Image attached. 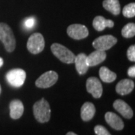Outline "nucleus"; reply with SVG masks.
I'll return each instance as SVG.
<instances>
[{
  "mask_svg": "<svg viewBox=\"0 0 135 135\" xmlns=\"http://www.w3.org/2000/svg\"><path fill=\"white\" fill-rule=\"evenodd\" d=\"M33 113L35 119L40 123L47 122L50 119V107L44 98L35 102L33 105Z\"/></svg>",
  "mask_w": 135,
  "mask_h": 135,
  "instance_id": "1",
  "label": "nucleus"
},
{
  "mask_svg": "<svg viewBox=\"0 0 135 135\" xmlns=\"http://www.w3.org/2000/svg\"><path fill=\"white\" fill-rule=\"evenodd\" d=\"M0 41L3 43L6 51L13 52L16 47L15 35L9 26L4 23H0Z\"/></svg>",
  "mask_w": 135,
  "mask_h": 135,
  "instance_id": "2",
  "label": "nucleus"
},
{
  "mask_svg": "<svg viewBox=\"0 0 135 135\" xmlns=\"http://www.w3.org/2000/svg\"><path fill=\"white\" fill-rule=\"evenodd\" d=\"M50 49L53 55L61 62L66 64H71L74 62L76 56L66 47L60 44L54 43L51 45Z\"/></svg>",
  "mask_w": 135,
  "mask_h": 135,
  "instance_id": "3",
  "label": "nucleus"
},
{
  "mask_svg": "<svg viewBox=\"0 0 135 135\" xmlns=\"http://www.w3.org/2000/svg\"><path fill=\"white\" fill-rule=\"evenodd\" d=\"M26 71L20 68H15L6 74V80L12 86L18 88L22 86L26 80Z\"/></svg>",
  "mask_w": 135,
  "mask_h": 135,
  "instance_id": "4",
  "label": "nucleus"
},
{
  "mask_svg": "<svg viewBox=\"0 0 135 135\" xmlns=\"http://www.w3.org/2000/svg\"><path fill=\"white\" fill-rule=\"evenodd\" d=\"M44 39L41 33H33L28 39L27 49L32 54H38L43 51L44 48Z\"/></svg>",
  "mask_w": 135,
  "mask_h": 135,
  "instance_id": "5",
  "label": "nucleus"
},
{
  "mask_svg": "<svg viewBox=\"0 0 135 135\" xmlns=\"http://www.w3.org/2000/svg\"><path fill=\"white\" fill-rule=\"evenodd\" d=\"M58 74L53 71H50L44 73L36 80L35 85L36 86L41 89H47L53 86L58 80Z\"/></svg>",
  "mask_w": 135,
  "mask_h": 135,
  "instance_id": "6",
  "label": "nucleus"
},
{
  "mask_svg": "<svg viewBox=\"0 0 135 135\" xmlns=\"http://www.w3.org/2000/svg\"><path fill=\"white\" fill-rule=\"evenodd\" d=\"M117 42V39L114 36L108 35H103L97 38L92 43V46L95 50L105 51L112 47H113Z\"/></svg>",
  "mask_w": 135,
  "mask_h": 135,
  "instance_id": "7",
  "label": "nucleus"
},
{
  "mask_svg": "<svg viewBox=\"0 0 135 135\" xmlns=\"http://www.w3.org/2000/svg\"><path fill=\"white\" fill-rule=\"evenodd\" d=\"M67 33L71 38L81 40L89 35V30L84 25L72 24L68 27Z\"/></svg>",
  "mask_w": 135,
  "mask_h": 135,
  "instance_id": "8",
  "label": "nucleus"
},
{
  "mask_svg": "<svg viewBox=\"0 0 135 135\" xmlns=\"http://www.w3.org/2000/svg\"><path fill=\"white\" fill-rule=\"evenodd\" d=\"M86 90L95 98H101L103 93V87L101 81L96 77H89L86 80Z\"/></svg>",
  "mask_w": 135,
  "mask_h": 135,
  "instance_id": "9",
  "label": "nucleus"
},
{
  "mask_svg": "<svg viewBox=\"0 0 135 135\" xmlns=\"http://www.w3.org/2000/svg\"><path fill=\"white\" fill-rule=\"evenodd\" d=\"M113 107L116 111H118L123 117L126 119H131L133 117V110L131 107L124 101L121 99H117L113 102Z\"/></svg>",
  "mask_w": 135,
  "mask_h": 135,
  "instance_id": "10",
  "label": "nucleus"
},
{
  "mask_svg": "<svg viewBox=\"0 0 135 135\" xmlns=\"http://www.w3.org/2000/svg\"><path fill=\"white\" fill-rule=\"evenodd\" d=\"M104 118H105L107 123L113 129L121 131L124 128L123 121L119 116H117L116 113H112V112H107L104 116Z\"/></svg>",
  "mask_w": 135,
  "mask_h": 135,
  "instance_id": "11",
  "label": "nucleus"
},
{
  "mask_svg": "<svg viewBox=\"0 0 135 135\" xmlns=\"http://www.w3.org/2000/svg\"><path fill=\"white\" fill-rule=\"evenodd\" d=\"M107 57L105 51L96 50L89 56H86V62L89 67H93L103 62Z\"/></svg>",
  "mask_w": 135,
  "mask_h": 135,
  "instance_id": "12",
  "label": "nucleus"
},
{
  "mask_svg": "<svg viewBox=\"0 0 135 135\" xmlns=\"http://www.w3.org/2000/svg\"><path fill=\"white\" fill-rule=\"evenodd\" d=\"M10 116L13 119H18L23 116L24 112V107L22 101L18 99H15L11 101L9 105Z\"/></svg>",
  "mask_w": 135,
  "mask_h": 135,
  "instance_id": "13",
  "label": "nucleus"
},
{
  "mask_svg": "<svg viewBox=\"0 0 135 135\" xmlns=\"http://www.w3.org/2000/svg\"><path fill=\"white\" fill-rule=\"evenodd\" d=\"M134 88V83L132 80L123 79L117 83L116 91L121 95H126L130 94Z\"/></svg>",
  "mask_w": 135,
  "mask_h": 135,
  "instance_id": "14",
  "label": "nucleus"
},
{
  "mask_svg": "<svg viewBox=\"0 0 135 135\" xmlns=\"http://www.w3.org/2000/svg\"><path fill=\"white\" fill-rule=\"evenodd\" d=\"M77 71L79 74L83 75L88 71L89 66L86 62V55L85 53H80L75 56L74 62Z\"/></svg>",
  "mask_w": 135,
  "mask_h": 135,
  "instance_id": "15",
  "label": "nucleus"
},
{
  "mask_svg": "<svg viewBox=\"0 0 135 135\" xmlns=\"http://www.w3.org/2000/svg\"><path fill=\"white\" fill-rule=\"evenodd\" d=\"M92 25L96 31L101 32L107 27L113 28L114 26V22L111 20L105 19L102 16H97L93 20Z\"/></svg>",
  "mask_w": 135,
  "mask_h": 135,
  "instance_id": "16",
  "label": "nucleus"
},
{
  "mask_svg": "<svg viewBox=\"0 0 135 135\" xmlns=\"http://www.w3.org/2000/svg\"><path fill=\"white\" fill-rule=\"evenodd\" d=\"M95 114V107L91 102H86L83 104L80 110L81 119L84 122L90 121Z\"/></svg>",
  "mask_w": 135,
  "mask_h": 135,
  "instance_id": "17",
  "label": "nucleus"
},
{
  "mask_svg": "<svg viewBox=\"0 0 135 135\" xmlns=\"http://www.w3.org/2000/svg\"><path fill=\"white\" fill-rule=\"evenodd\" d=\"M103 7L113 15H118L120 13V3L119 0H104Z\"/></svg>",
  "mask_w": 135,
  "mask_h": 135,
  "instance_id": "18",
  "label": "nucleus"
},
{
  "mask_svg": "<svg viewBox=\"0 0 135 135\" xmlns=\"http://www.w3.org/2000/svg\"><path fill=\"white\" fill-rule=\"evenodd\" d=\"M99 76L101 80L104 83H112L116 79V73L111 71L108 68L103 66L99 70Z\"/></svg>",
  "mask_w": 135,
  "mask_h": 135,
  "instance_id": "19",
  "label": "nucleus"
},
{
  "mask_svg": "<svg viewBox=\"0 0 135 135\" xmlns=\"http://www.w3.org/2000/svg\"><path fill=\"white\" fill-rule=\"evenodd\" d=\"M122 35L126 38H132L135 35V24L133 23H130L126 24L122 29Z\"/></svg>",
  "mask_w": 135,
  "mask_h": 135,
  "instance_id": "20",
  "label": "nucleus"
},
{
  "mask_svg": "<svg viewBox=\"0 0 135 135\" xmlns=\"http://www.w3.org/2000/svg\"><path fill=\"white\" fill-rule=\"evenodd\" d=\"M123 16L127 18H132L135 16V3H129L128 5H126L122 10Z\"/></svg>",
  "mask_w": 135,
  "mask_h": 135,
  "instance_id": "21",
  "label": "nucleus"
},
{
  "mask_svg": "<svg viewBox=\"0 0 135 135\" xmlns=\"http://www.w3.org/2000/svg\"><path fill=\"white\" fill-rule=\"evenodd\" d=\"M94 131L96 135H111L110 132L107 130L106 128L102 126H96L94 128Z\"/></svg>",
  "mask_w": 135,
  "mask_h": 135,
  "instance_id": "22",
  "label": "nucleus"
},
{
  "mask_svg": "<svg viewBox=\"0 0 135 135\" xmlns=\"http://www.w3.org/2000/svg\"><path fill=\"white\" fill-rule=\"evenodd\" d=\"M127 56L128 59L131 61V62H134L135 61V46L134 45H131L129 48L128 49L127 51Z\"/></svg>",
  "mask_w": 135,
  "mask_h": 135,
  "instance_id": "23",
  "label": "nucleus"
},
{
  "mask_svg": "<svg viewBox=\"0 0 135 135\" xmlns=\"http://www.w3.org/2000/svg\"><path fill=\"white\" fill-rule=\"evenodd\" d=\"M35 20L33 17H29V18L26 19L23 23L24 27L27 29H32L35 26Z\"/></svg>",
  "mask_w": 135,
  "mask_h": 135,
  "instance_id": "24",
  "label": "nucleus"
},
{
  "mask_svg": "<svg viewBox=\"0 0 135 135\" xmlns=\"http://www.w3.org/2000/svg\"><path fill=\"white\" fill-rule=\"evenodd\" d=\"M128 76L131 77H135V66L134 65H133V66H131L128 68Z\"/></svg>",
  "mask_w": 135,
  "mask_h": 135,
  "instance_id": "25",
  "label": "nucleus"
},
{
  "mask_svg": "<svg viewBox=\"0 0 135 135\" xmlns=\"http://www.w3.org/2000/svg\"><path fill=\"white\" fill-rule=\"evenodd\" d=\"M3 63H4V61H3V59L2 58H1L0 57V68L2 67V65H3Z\"/></svg>",
  "mask_w": 135,
  "mask_h": 135,
  "instance_id": "26",
  "label": "nucleus"
},
{
  "mask_svg": "<svg viewBox=\"0 0 135 135\" xmlns=\"http://www.w3.org/2000/svg\"><path fill=\"white\" fill-rule=\"evenodd\" d=\"M66 135H77L75 133H74V132H71V131H70V132H68Z\"/></svg>",
  "mask_w": 135,
  "mask_h": 135,
  "instance_id": "27",
  "label": "nucleus"
},
{
  "mask_svg": "<svg viewBox=\"0 0 135 135\" xmlns=\"http://www.w3.org/2000/svg\"><path fill=\"white\" fill-rule=\"evenodd\" d=\"M1 91H2V89H1V86H0V94H1Z\"/></svg>",
  "mask_w": 135,
  "mask_h": 135,
  "instance_id": "28",
  "label": "nucleus"
}]
</instances>
